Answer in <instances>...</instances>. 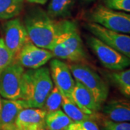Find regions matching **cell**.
<instances>
[{
    "instance_id": "1",
    "label": "cell",
    "mask_w": 130,
    "mask_h": 130,
    "mask_svg": "<svg viewBox=\"0 0 130 130\" xmlns=\"http://www.w3.org/2000/svg\"><path fill=\"white\" fill-rule=\"evenodd\" d=\"M50 51L54 57L74 63H83L88 59L77 25L68 20L59 21V32Z\"/></svg>"
},
{
    "instance_id": "2",
    "label": "cell",
    "mask_w": 130,
    "mask_h": 130,
    "mask_svg": "<svg viewBox=\"0 0 130 130\" xmlns=\"http://www.w3.org/2000/svg\"><path fill=\"white\" fill-rule=\"evenodd\" d=\"M24 25L30 41L36 46L50 50L59 29V21L52 18L40 8L31 9L26 14Z\"/></svg>"
},
{
    "instance_id": "3",
    "label": "cell",
    "mask_w": 130,
    "mask_h": 130,
    "mask_svg": "<svg viewBox=\"0 0 130 130\" xmlns=\"http://www.w3.org/2000/svg\"><path fill=\"white\" fill-rule=\"evenodd\" d=\"M53 87L50 71L47 67L25 71L23 76V99L30 108H43Z\"/></svg>"
},
{
    "instance_id": "4",
    "label": "cell",
    "mask_w": 130,
    "mask_h": 130,
    "mask_svg": "<svg viewBox=\"0 0 130 130\" xmlns=\"http://www.w3.org/2000/svg\"><path fill=\"white\" fill-rule=\"evenodd\" d=\"M89 22L95 23L115 32L130 34V13L98 5L88 13Z\"/></svg>"
},
{
    "instance_id": "5",
    "label": "cell",
    "mask_w": 130,
    "mask_h": 130,
    "mask_svg": "<svg viewBox=\"0 0 130 130\" xmlns=\"http://www.w3.org/2000/svg\"><path fill=\"white\" fill-rule=\"evenodd\" d=\"M75 81L78 82L92 93L96 102L102 106L108 95V86L95 71L82 63H75L70 66Z\"/></svg>"
},
{
    "instance_id": "6",
    "label": "cell",
    "mask_w": 130,
    "mask_h": 130,
    "mask_svg": "<svg viewBox=\"0 0 130 130\" xmlns=\"http://www.w3.org/2000/svg\"><path fill=\"white\" fill-rule=\"evenodd\" d=\"M86 43L103 67L118 71L130 67V59L121 54L95 36H85Z\"/></svg>"
},
{
    "instance_id": "7",
    "label": "cell",
    "mask_w": 130,
    "mask_h": 130,
    "mask_svg": "<svg viewBox=\"0 0 130 130\" xmlns=\"http://www.w3.org/2000/svg\"><path fill=\"white\" fill-rule=\"evenodd\" d=\"M23 66L14 61L0 72V95L6 99H23Z\"/></svg>"
},
{
    "instance_id": "8",
    "label": "cell",
    "mask_w": 130,
    "mask_h": 130,
    "mask_svg": "<svg viewBox=\"0 0 130 130\" xmlns=\"http://www.w3.org/2000/svg\"><path fill=\"white\" fill-rule=\"evenodd\" d=\"M85 28L98 38L105 42L113 48L130 59V36L115 32L95 23L84 24Z\"/></svg>"
},
{
    "instance_id": "9",
    "label": "cell",
    "mask_w": 130,
    "mask_h": 130,
    "mask_svg": "<svg viewBox=\"0 0 130 130\" xmlns=\"http://www.w3.org/2000/svg\"><path fill=\"white\" fill-rule=\"evenodd\" d=\"M54 57L52 51L36 46L29 41L24 46L15 56L17 62L23 67L38 69L46 64Z\"/></svg>"
},
{
    "instance_id": "10",
    "label": "cell",
    "mask_w": 130,
    "mask_h": 130,
    "mask_svg": "<svg viewBox=\"0 0 130 130\" xmlns=\"http://www.w3.org/2000/svg\"><path fill=\"white\" fill-rule=\"evenodd\" d=\"M4 36L6 46L15 56L27 43L30 41L25 25L18 18H12L4 24Z\"/></svg>"
},
{
    "instance_id": "11",
    "label": "cell",
    "mask_w": 130,
    "mask_h": 130,
    "mask_svg": "<svg viewBox=\"0 0 130 130\" xmlns=\"http://www.w3.org/2000/svg\"><path fill=\"white\" fill-rule=\"evenodd\" d=\"M50 74L55 86L66 97L70 98L75 85L70 67L60 59H52L50 62Z\"/></svg>"
},
{
    "instance_id": "12",
    "label": "cell",
    "mask_w": 130,
    "mask_h": 130,
    "mask_svg": "<svg viewBox=\"0 0 130 130\" xmlns=\"http://www.w3.org/2000/svg\"><path fill=\"white\" fill-rule=\"evenodd\" d=\"M25 108H29L23 99H2L0 109V130H9L15 124L19 113Z\"/></svg>"
},
{
    "instance_id": "13",
    "label": "cell",
    "mask_w": 130,
    "mask_h": 130,
    "mask_svg": "<svg viewBox=\"0 0 130 130\" xmlns=\"http://www.w3.org/2000/svg\"><path fill=\"white\" fill-rule=\"evenodd\" d=\"M46 114L42 108H25L19 113L14 124L23 130H38L45 126Z\"/></svg>"
},
{
    "instance_id": "14",
    "label": "cell",
    "mask_w": 130,
    "mask_h": 130,
    "mask_svg": "<svg viewBox=\"0 0 130 130\" xmlns=\"http://www.w3.org/2000/svg\"><path fill=\"white\" fill-rule=\"evenodd\" d=\"M70 99L87 114L97 115L101 108V106L96 102L92 93L83 85L77 81H75Z\"/></svg>"
},
{
    "instance_id": "15",
    "label": "cell",
    "mask_w": 130,
    "mask_h": 130,
    "mask_svg": "<svg viewBox=\"0 0 130 130\" xmlns=\"http://www.w3.org/2000/svg\"><path fill=\"white\" fill-rule=\"evenodd\" d=\"M103 112L109 120L116 122H130V101L113 100L104 106Z\"/></svg>"
},
{
    "instance_id": "16",
    "label": "cell",
    "mask_w": 130,
    "mask_h": 130,
    "mask_svg": "<svg viewBox=\"0 0 130 130\" xmlns=\"http://www.w3.org/2000/svg\"><path fill=\"white\" fill-rule=\"evenodd\" d=\"M106 76L123 95L130 98V69L107 72Z\"/></svg>"
},
{
    "instance_id": "17",
    "label": "cell",
    "mask_w": 130,
    "mask_h": 130,
    "mask_svg": "<svg viewBox=\"0 0 130 130\" xmlns=\"http://www.w3.org/2000/svg\"><path fill=\"white\" fill-rule=\"evenodd\" d=\"M72 120L61 109L47 113L45 125L49 130H67Z\"/></svg>"
},
{
    "instance_id": "18",
    "label": "cell",
    "mask_w": 130,
    "mask_h": 130,
    "mask_svg": "<svg viewBox=\"0 0 130 130\" xmlns=\"http://www.w3.org/2000/svg\"><path fill=\"white\" fill-rule=\"evenodd\" d=\"M61 108L63 111L72 120V121H84L93 119L95 120L98 118L97 115H90L83 111L70 98L63 95L61 103Z\"/></svg>"
},
{
    "instance_id": "19",
    "label": "cell",
    "mask_w": 130,
    "mask_h": 130,
    "mask_svg": "<svg viewBox=\"0 0 130 130\" xmlns=\"http://www.w3.org/2000/svg\"><path fill=\"white\" fill-rule=\"evenodd\" d=\"M74 0H51L47 13L52 18H65L71 15Z\"/></svg>"
},
{
    "instance_id": "20",
    "label": "cell",
    "mask_w": 130,
    "mask_h": 130,
    "mask_svg": "<svg viewBox=\"0 0 130 130\" xmlns=\"http://www.w3.org/2000/svg\"><path fill=\"white\" fill-rule=\"evenodd\" d=\"M25 0H0V19L9 20L20 14Z\"/></svg>"
},
{
    "instance_id": "21",
    "label": "cell",
    "mask_w": 130,
    "mask_h": 130,
    "mask_svg": "<svg viewBox=\"0 0 130 130\" xmlns=\"http://www.w3.org/2000/svg\"><path fill=\"white\" fill-rule=\"evenodd\" d=\"M63 99V94L59 89L54 86L49 93L45 101L44 105L42 108H43L47 113L55 111L60 109L61 107V103Z\"/></svg>"
},
{
    "instance_id": "22",
    "label": "cell",
    "mask_w": 130,
    "mask_h": 130,
    "mask_svg": "<svg viewBox=\"0 0 130 130\" xmlns=\"http://www.w3.org/2000/svg\"><path fill=\"white\" fill-rule=\"evenodd\" d=\"M15 60V56L6 46L4 39L0 38V72Z\"/></svg>"
},
{
    "instance_id": "23",
    "label": "cell",
    "mask_w": 130,
    "mask_h": 130,
    "mask_svg": "<svg viewBox=\"0 0 130 130\" xmlns=\"http://www.w3.org/2000/svg\"><path fill=\"white\" fill-rule=\"evenodd\" d=\"M67 130H100L95 120L88 119L84 121H72Z\"/></svg>"
},
{
    "instance_id": "24",
    "label": "cell",
    "mask_w": 130,
    "mask_h": 130,
    "mask_svg": "<svg viewBox=\"0 0 130 130\" xmlns=\"http://www.w3.org/2000/svg\"><path fill=\"white\" fill-rule=\"evenodd\" d=\"M108 7L130 13V0H103Z\"/></svg>"
},
{
    "instance_id": "25",
    "label": "cell",
    "mask_w": 130,
    "mask_h": 130,
    "mask_svg": "<svg viewBox=\"0 0 130 130\" xmlns=\"http://www.w3.org/2000/svg\"><path fill=\"white\" fill-rule=\"evenodd\" d=\"M102 130H130V122H116L106 119L103 122Z\"/></svg>"
},
{
    "instance_id": "26",
    "label": "cell",
    "mask_w": 130,
    "mask_h": 130,
    "mask_svg": "<svg viewBox=\"0 0 130 130\" xmlns=\"http://www.w3.org/2000/svg\"><path fill=\"white\" fill-rule=\"evenodd\" d=\"M26 1L29 3L37 4V5H44L47 2V0H26Z\"/></svg>"
},
{
    "instance_id": "27",
    "label": "cell",
    "mask_w": 130,
    "mask_h": 130,
    "mask_svg": "<svg viewBox=\"0 0 130 130\" xmlns=\"http://www.w3.org/2000/svg\"><path fill=\"white\" fill-rule=\"evenodd\" d=\"M9 130H23V129H19V128H18L16 126L14 125V126H12V128H10Z\"/></svg>"
},
{
    "instance_id": "28",
    "label": "cell",
    "mask_w": 130,
    "mask_h": 130,
    "mask_svg": "<svg viewBox=\"0 0 130 130\" xmlns=\"http://www.w3.org/2000/svg\"><path fill=\"white\" fill-rule=\"evenodd\" d=\"M38 130H49V129H48L46 126V125H45L44 126H43V127H41V128H40Z\"/></svg>"
},
{
    "instance_id": "29",
    "label": "cell",
    "mask_w": 130,
    "mask_h": 130,
    "mask_svg": "<svg viewBox=\"0 0 130 130\" xmlns=\"http://www.w3.org/2000/svg\"><path fill=\"white\" fill-rule=\"evenodd\" d=\"M1 105H2V98H1V95H0V109H1Z\"/></svg>"
},
{
    "instance_id": "30",
    "label": "cell",
    "mask_w": 130,
    "mask_h": 130,
    "mask_svg": "<svg viewBox=\"0 0 130 130\" xmlns=\"http://www.w3.org/2000/svg\"><path fill=\"white\" fill-rule=\"evenodd\" d=\"M85 2H93V0H85Z\"/></svg>"
}]
</instances>
